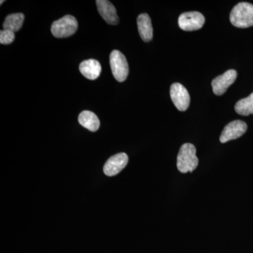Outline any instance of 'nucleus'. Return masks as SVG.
<instances>
[{
    "label": "nucleus",
    "instance_id": "10",
    "mask_svg": "<svg viewBox=\"0 0 253 253\" xmlns=\"http://www.w3.org/2000/svg\"><path fill=\"white\" fill-rule=\"evenodd\" d=\"M96 3L98 11L104 21L109 24L117 25L119 22V18L112 3L107 0H97Z\"/></svg>",
    "mask_w": 253,
    "mask_h": 253
},
{
    "label": "nucleus",
    "instance_id": "7",
    "mask_svg": "<svg viewBox=\"0 0 253 253\" xmlns=\"http://www.w3.org/2000/svg\"><path fill=\"white\" fill-rule=\"evenodd\" d=\"M247 124L244 121H240V120L232 121L224 128L219 140L222 144L227 142V141L234 140V139H238L244 135L246 131H247Z\"/></svg>",
    "mask_w": 253,
    "mask_h": 253
},
{
    "label": "nucleus",
    "instance_id": "16",
    "mask_svg": "<svg viewBox=\"0 0 253 253\" xmlns=\"http://www.w3.org/2000/svg\"><path fill=\"white\" fill-rule=\"evenodd\" d=\"M15 40L14 32L3 30L0 31V43L1 44H11Z\"/></svg>",
    "mask_w": 253,
    "mask_h": 253
},
{
    "label": "nucleus",
    "instance_id": "2",
    "mask_svg": "<svg viewBox=\"0 0 253 253\" xmlns=\"http://www.w3.org/2000/svg\"><path fill=\"white\" fill-rule=\"evenodd\" d=\"M231 24L235 27L246 28L253 26V5L241 2L236 5L230 14Z\"/></svg>",
    "mask_w": 253,
    "mask_h": 253
},
{
    "label": "nucleus",
    "instance_id": "11",
    "mask_svg": "<svg viewBox=\"0 0 253 253\" xmlns=\"http://www.w3.org/2000/svg\"><path fill=\"white\" fill-rule=\"evenodd\" d=\"M80 71L87 79L94 81L99 77L101 66L99 61L95 59H88L80 65Z\"/></svg>",
    "mask_w": 253,
    "mask_h": 253
},
{
    "label": "nucleus",
    "instance_id": "13",
    "mask_svg": "<svg viewBox=\"0 0 253 253\" xmlns=\"http://www.w3.org/2000/svg\"><path fill=\"white\" fill-rule=\"evenodd\" d=\"M78 121L82 126L91 131H96L99 129L100 121L95 113L89 111H83L79 115Z\"/></svg>",
    "mask_w": 253,
    "mask_h": 253
},
{
    "label": "nucleus",
    "instance_id": "8",
    "mask_svg": "<svg viewBox=\"0 0 253 253\" xmlns=\"http://www.w3.org/2000/svg\"><path fill=\"white\" fill-rule=\"evenodd\" d=\"M237 77V73L235 70H229L224 74L217 76L212 81L213 92L217 96L224 94L229 87L235 82Z\"/></svg>",
    "mask_w": 253,
    "mask_h": 253
},
{
    "label": "nucleus",
    "instance_id": "3",
    "mask_svg": "<svg viewBox=\"0 0 253 253\" xmlns=\"http://www.w3.org/2000/svg\"><path fill=\"white\" fill-rule=\"evenodd\" d=\"M78 27L76 18L71 15H66L52 23L51 31L55 38H65L76 33Z\"/></svg>",
    "mask_w": 253,
    "mask_h": 253
},
{
    "label": "nucleus",
    "instance_id": "4",
    "mask_svg": "<svg viewBox=\"0 0 253 253\" xmlns=\"http://www.w3.org/2000/svg\"><path fill=\"white\" fill-rule=\"evenodd\" d=\"M110 65L115 79L120 83L126 81L129 74V66L126 56L121 51L113 50L111 53Z\"/></svg>",
    "mask_w": 253,
    "mask_h": 253
},
{
    "label": "nucleus",
    "instance_id": "14",
    "mask_svg": "<svg viewBox=\"0 0 253 253\" xmlns=\"http://www.w3.org/2000/svg\"><path fill=\"white\" fill-rule=\"evenodd\" d=\"M25 16L22 13L9 14L5 18L3 23L4 30H8L12 32H17L22 27Z\"/></svg>",
    "mask_w": 253,
    "mask_h": 253
},
{
    "label": "nucleus",
    "instance_id": "5",
    "mask_svg": "<svg viewBox=\"0 0 253 253\" xmlns=\"http://www.w3.org/2000/svg\"><path fill=\"white\" fill-rule=\"evenodd\" d=\"M179 28L185 31L201 29L205 23L204 15L198 11H190L181 14L178 19Z\"/></svg>",
    "mask_w": 253,
    "mask_h": 253
},
{
    "label": "nucleus",
    "instance_id": "1",
    "mask_svg": "<svg viewBox=\"0 0 253 253\" xmlns=\"http://www.w3.org/2000/svg\"><path fill=\"white\" fill-rule=\"evenodd\" d=\"M199 165V158L196 156V149L194 145L186 143L179 149L176 160V167L181 173L192 172Z\"/></svg>",
    "mask_w": 253,
    "mask_h": 253
},
{
    "label": "nucleus",
    "instance_id": "12",
    "mask_svg": "<svg viewBox=\"0 0 253 253\" xmlns=\"http://www.w3.org/2000/svg\"><path fill=\"white\" fill-rule=\"evenodd\" d=\"M137 27L139 35L143 41H151L153 38L152 23L150 16L147 14H141L138 16Z\"/></svg>",
    "mask_w": 253,
    "mask_h": 253
},
{
    "label": "nucleus",
    "instance_id": "9",
    "mask_svg": "<svg viewBox=\"0 0 253 253\" xmlns=\"http://www.w3.org/2000/svg\"><path fill=\"white\" fill-rule=\"evenodd\" d=\"M127 155L125 153H120L114 155L108 160L107 162L104 166V172L107 176H113L116 175L118 173L126 167L128 163Z\"/></svg>",
    "mask_w": 253,
    "mask_h": 253
},
{
    "label": "nucleus",
    "instance_id": "6",
    "mask_svg": "<svg viewBox=\"0 0 253 253\" xmlns=\"http://www.w3.org/2000/svg\"><path fill=\"white\" fill-rule=\"evenodd\" d=\"M170 97L176 109L185 111L189 108L190 96L189 91L180 83H174L170 87Z\"/></svg>",
    "mask_w": 253,
    "mask_h": 253
},
{
    "label": "nucleus",
    "instance_id": "17",
    "mask_svg": "<svg viewBox=\"0 0 253 253\" xmlns=\"http://www.w3.org/2000/svg\"><path fill=\"white\" fill-rule=\"evenodd\" d=\"M4 1H1V4H1H1H3V3H4Z\"/></svg>",
    "mask_w": 253,
    "mask_h": 253
},
{
    "label": "nucleus",
    "instance_id": "15",
    "mask_svg": "<svg viewBox=\"0 0 253 253\" xmlns=\"http://www.w3.org/2000/svg\"><path fill=\"white\" fill-rule=\"evenodd\" d=\"M236 112L241 116L253 114V93L248 97L240 100L235 106Z\"/></svg>",
    "mask_w": 253,
    "mask_h": 253
}]
</instances>
